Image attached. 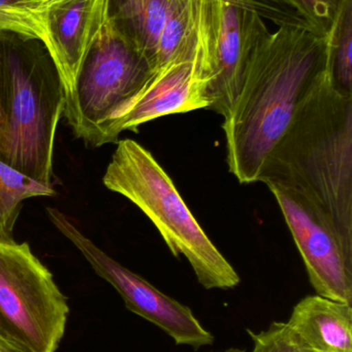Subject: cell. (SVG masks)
I'll return each mask as SVG.
<instances>
[{
	"label": "cell",
	"instance_id": "obj_1",
	"mask_svg": "<svg viewBox=\"0 0 352 352\" xmlns=\"http://www.w3.org/2000/svg\"><path fill=\"white\" fill-rule=\"evenodd\" d=\"M334 35L299 26L271 32L260 14L250 12L241 84L222 124L227 166L240 184L260 179L300 103L330 67Z\"/></svg>",
	"mask_w": 352,
	"mask_h": 352
},
{
	"label": "cell",
	"instance_id": "obj_2",
	"mask_svg": "<svg viewBox=\"0 0 352 352\" xmlns=\"http://www.w3.org/2000/svg\"><path fill=\"white\" fill-rule=\"evenodd\" d=\"M258 182L298 197L352 258V96L335 88L331 66L300 103Z\"/></svg>",
	"mask_w": 352,
	"mask_h": 352
},
{
	"label": "cell",
	"instance_id": "obj_3",
	"mask_svg": "<svg viewBox=\"0 0 352 352\" xmlns=\"http://www.w3.org/2000/svg\"><path fill=\"white\" fill-rule=\"evenodd\" d=\"M6 126L0 161L52 184L56 131L65 107L63 85L43 41L0 32Z\"/></svg>",
	"mask_w": 352,
	"mask_h": 352
},
{
	"label": "cell",
	"instance_id": "obj_4",
	"mask_svg": "<svg viewBox=\"0 0 352 352\" xmlns=\"http://www.w3.org/2000/svg\"><path fill=\"white\" fill-rule=\"evenodd\" d=\"M103 182L146 214L173 256L187 258L204 289H231L240 285L236 269L196 221L171 176L142 144L130 138L118 140Z\"/></svg>",
	"mask_w": 352,
	"mask_h": 352
},
{
	"label": "cell",
	"instance_id": "obj_5",
	"mask_svg": "<svg viewBox=\"0 0 352 352\" xmlns=\"http://www.w3.org/2000/svg\"><path fill=\"white\" fill-rule=\"evenodd\" d=\"M70 306L28 243L0 242V332L27 352H56Z\"/></svg>",
	"mask_w": 352,
	"mask_h": 352
},
{
	"label": "cell",
	"instance_id": "obj_6",
	"mask_svg": "<svg viewBox=\"0 0 352 352\" xmlns=\"http://www.w3.org/2000/svg\"><path fill=\"white\" fill-rule=\"evenodd\" d=\"M151 72L144 56L107 16L76 80L79 125L74 136L90 148L107 144L114 120Z\"/></svg>",
	"mask_w": 352,
	"mask_h": 352
},
{
	"label": "cell",
	"instance_id": "obj_7",
	"mask_svg": "<svg viewBox=\"0 0 352 352\" xmlns=\"http://www.w3.org/2000/svg\"><path fill=\"white\" fill-rule=\"evenodd\" d=\"M47 212L56 229L78 248L95 273L117 291L130 312L165 331L177 345L198 351L214 343L212 333L202 326L188 306L114 260L61 211L48 207Z\"/></svg>",
	"mask_w": 352,
	"mask_h": 352
},
{
	"label": "cell",
	"instance_id": "obj_8",
	"mask_svg": "<svg viewBox=\"0 0 352 352\" xmlns=\"http://www.w3.org/2000/svg\"><path fill=\"white\" fill-rule=\"evenodd\" d=\"M295 240L316 295L352 306V258L334 232L295 195L269 186Z\"/></svg>",
	"mask_w": 352,
	"mask_h": 352
},
{
	"label": "cell",
	"instance_id": "obj_9",
	"mask_svg": "<svg viewBox=\"0 0 352 352\" xmlns=\"http://www.w3.org/2000/svg\"><path fill=\"white\" fill-rule=\"evenodd\" d=\"M109 16V0H58L48 12L43 45L63 85V116L72 132L79 125L76 80L87 54Z\"/></svg>",
	"mask_w": 352,
	"mask_h": 352
},
{
	"label": "cell",
	"instance_id": "obj_10",
	"mask_svg": "<svg viewBox=\"0 0 352 352\" xmlns=\"http://www.w3.org/2000/svg\"><path fill=\"white\" fill-rule=\"evenodd\" d=\"M214 80L208 109L225 117L233 107L249 47L250 10L236 0H210Z\"/></svg>",
	"mask_w": 352,
	"mask_h": 352
},
{
	"label": "cell",
	"instance_id": "obj_11",
	"mask_svg": "<svg viewBox=\"0 0 352 352\" xmlns=\"http://www.w3.org/2000/svg\"><path fill=\"white\" fill-rule=\"evenodd\" d=\"M310 352H352V306L307 296L287 322Z\"/></svg>",
	"mask_w": 352,
	"mask_h": 352
},
{
	"label": "cell",
	"instance_id": "obj_12",
	"mask_svg": "<svg viewBox=\"0 0 352 352\" xmlns=\"http://www.w3.org/2000/svg\"><path fill=\"white\" fill-rule=\"evenodd\" d=\"M171 0H109V16L154 70Z\"/></svg>",
	"mask_w": 352,
	"mask_h": 352
},
{
	"label": "cell",
	"instance_id": "obj_13",
	"mask_svg": "<svg viewBox=\"0 0 352 352\" xmlns=\"http://www.w3.org/2000/svg\"><path fill=\"white\" fill-rule=\"evenodd\" d=\"M53 184L33 179L0 161V242L12 243L14 228L23 201L32 197L54 196Z\"/></svg>",
	"mask_w": 352,
	"mask_h": 352
},
{
	"label": "cell",
	"instance_id": "obj_14",
	"mask_svg": "<svg viewBox=\"0 0 352 352\" xmlns=\"http://www.w3.org/2000/svg\"><path fill=\"white\" fill-rule=\"evenodd\" d=\"M58 0H0V32L45 41V21Z\"/></svg>",
	"mask_w": 352,
	"mask_h": 352
},
{
	"label": "cell",
	"instance_id": "obj_15",
	"mask_svg": "<svg viewBox=\"0 0 352 352\" xmlns=\"http://www.w3.org/2000/svg\"><path fill=\"white\" fill-rule=\"evenodd\" d=\"M352 0L343 10L335 31L332 47L331 76L335 88L352 96Z\"/></svg>",
	"mask_w": 352,
	"mask_h": 352
},
{
	"label": "cell",
	"instance_id": "obj_16",
	"mask_svg": "<svg viewBox=\"0 0 352 352\" xmlns=\"http://www.w3.org/2000/svg\"><path fill=\"white\" fill-rule=\"evenodd\" d=\"M318 34L333 36L349 0H287Z\"/></svg>",
	"mask_w": 352,
	"mask_h": 352
},
{
	"label": "cell",
	"instance_id": "obj_17",
	"mask_svg": "<svg viewBox=\"0 0 352 352\" xmlns=\"http://www.w3.org/2000/svg\"><path fill=\"white\" fill-rule=\"evenodd\" d=\"M247 333L253 343L251 352H310L287 322H274L262 332Z\"/></svg>",
	"mask_w": 352,
	"mask_h": 352
},
{
	"label": "cell",
	"instance_id": "obj_18",
	"mask_svg": "<svg viewBox=\"0 0 352 352\" xmlns=\"http://www.w3.org/2000/svg\"><path fill=\"white\" fill-rule=\"evenodd\" d=\"M244 10L256 12L264 20L277 26H299L308 28L303 16L287 0H236Z\"/></svg>",
	"mask_w": 352,
	"mask_h": 352
},
{
	"label": "cell",
	"instance_id": "obj_19",
	"mask_svg": "<svg viewBox=\"0 0 352 352\" xmlns=\"http://www.w3.org/2000/svg\"><path fill=\"white\" fill-rule=\"evenodd\" d=\"M6 115L3 107V69H2L1 45H0V140L3 135Z\"/></svg>",
	"mask_w": 352,
	"mask_h": 352
},
{
	"label": "cell",
	"instance_id": "obj_20",
	"mask_svg": "<svg viewBox=\"0 0 352 352\" xmlns=\"http://www.w3.org/2000/svg\"><path fill=\"white\" fill-rule=\"evenodd\" d=\"M0 352H27L24 349L10 340L3 333L0 332Z\"/></svg>",
	"mask_w": 352,
	"mask_h": 352
},
{
	"label": "cell",
	"instance_id": "obj_21",
	"mask_svg": "<svg viewBox=\"0 0 352 352\" xmlns=\"http://www.w3.org/2000/svg\"><path fill=\"white\" fill-rule=\"evenodd\" d=\"M213 352H246L244 349H237V347H231V349H225L222 351H213Z\"/></svg>",
	"mask_w": 352,
	"mask_h": 352
}]
</instances>
